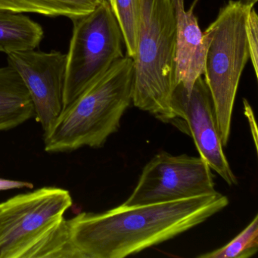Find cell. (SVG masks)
Instances as JSON below:
<instances>
[{
  "label": "cell",
  "mask_w": 258,
  "mask_h": 258,
  "mask_svg": "<svg viewBox=\"0 0 258 258\" xmlns=\"http://www.w3.org/2000/svg\"><path fill=\"white\" fill-rule=\"evenodd\" d=\"M251 8L230 0L204 32L207 45L204 79L212 98L223 147L229 143L238 84L250 59L245 25Z\"/></svg>",
  "instance_id": "obj_5"
},
{
  "label": "cell",
  "mask_w": 258,
  "mask_h": 258,
  "mask_svg": "<svg viewBox=\"0 0 258 258\" xmlns=\"http://www.w3.org/2000/svg\"><path fill=\"white\" fill-rule=\"evenodd\" d=\"M33 183L27 181L13 180L0 178V191L17 188H32Z\"/></svg>",
  "instance_id": "obj_17"
},
{
  "label": "cell",
  "mask_w": 258,
  "mask_h": 258,
  "mask_svg": "<svg viewBox=\"0 0 258 258\" xmlns=\"http://www.w3.org/2000/svg\"><path fill=\"white\" fill-rule=\"evenodd\" d=\"M229 205L215 191L189 199L102 213L81 212L68 220L78 258H123L175 238Z\"/></svg>",
  "instance_id": "obj_1"
},
{
  "label": "cell",
  "mask_w": 258,
  "mask_h": 258,
  "mask_svg": "<svg viewBox=\"0 0 258 258\" xmlns=\"http://www.w3.org/2000/svg\"><path fill=\"white\" fill-rule=\"evenodd\" d=\"M134 80V60L125 55L63 110L43 134L45 151L67 153L84 147H102L118 131L132 102Z\"/></svg>",
  "instance_id": "obj_2"
},
{
  "label": "cell",
  "mask_w": 258,
  "mask_h": 258,
  "mask_svg": "<svg viewBox=\"0 0 258 258\" xmlns=\"http://www.w3.org/2000/svg\"><path fill=\"white\" fill-rule=\"evenodd\" d=\"M176 18L175 81L191 93L205 70L207 45L193 9L185 10L184 0H172Z\"/></svg>",
  "instance_id": "obj_10"
},
{
  "label": "cell",
  "mask_w": 258,
  "mask_h": 258,
  "mask_svg": "<svg viewBox=\"0 0 258 258\" xmlns=\"http://www.w3.org/2000/svg\"><path fill=\"white\" fill-rule=\"evenodd\" d=\"M244 103V111L247 118L250 121V130H251L252 135L254 140L255 147L257 149V133H256V123H255L254 116H253V110L249 105L248 102L246 99L243 100Z\"/></svg>",
  "instance_id": "obj_18"
},
{
  "label": "cell",
  "mask_w": 258,
  "mask_h": 258,
  "mask_svg": "<svg viewBox=\"0 0 258 258\" xmlns=\"http://www.w3.org/2000/svg\"><path fill=\"white\" fill-rule=\"evenodd\" d=\"M44 37L41 25L21 13L0 10V52L32 50Z\"/></svg>",
  "instance_id": "obj_12"
},
{
  "label": "cell",
  "mask_w": 258,
  "mask_h": 258,
  "mask_svg": "<svg viewBox=\"0 0 258 258\" xmlns=\"http://www.w3.org/2000/svg\"><path fill=\"white\" fill-rule=\"evenodd\" d=\"M72 21L73 32L66 54L64 109L124 56L121 31L106 0L89 14Z\"/></svg>",
  "instance_id": "obj_6"
},
{
  "label": "cell",
  "mask_w": 258,
  "mask_h": 258,
  "mask_svg": "<svg viewBox=\"0 0 258 258\" xmlns=\"http://www.w3.org/2000/svg\"><path fill=\"white\" fill-rule=\"evenodd\" d=\"M7 60L8 66L19 74L29 93L34 117L43 132H47L64 109L66 54L32 49L9 54Z\"/></svg>",
  "instance_id": "obj_9"
},
{
  "label": "cell",
  "mask_w": 258,
  "mask_h": 258,
  "mask_svg": "<svg viewBox=\"0 0 258 258\" xmlns=\"http://www.w3.org/2000/svg\"><path fill=\"white\" fill-rule=\"evenodd\" d=\"M176 18L172 0H140V20L134 60V106L166 123L175 119L170 106L175 81Z\"/></svg>",
  "instance_id": "obj_4"
},
{
  "label": "cell",
  "mask_w": 258,
  "mask_h": 258,
  "mask_svg": "<svg viewBox=\"0 0 258 258\" xmlns=\"http://www.w3.org/2000/svg\"><path fill=\"white\" fill-rule=\"evenodd\" d=\"M106 1L110 4V6H111L113 13H114V7H115V1H114V0H106Z\"/></svg>",
  "instance_id": "obj_20"
},
{
  "label": "cell",
  "mask_w": 258,
  "mask_h": 258,
  "mask_svg": "<svg viewBox=\"0 0 258 258\" xmlns=\"http://www.w3.org/2000/svg\"><path fill=\"white\" fill-rule=\"evenodd\" d=\"M215 191L211 169L200 156L161 152L145 166L137 186L121 205L164 203Z\"/></svg>",
  "instance_id": "obj_7"
},
{
  "label": "cell",
  "mask_w": 258,
  "mask_h": 258,
  "mask_svg": "<svg viewBox=\"0 0 258 258\" xmlns=\"http://www.w3.org/2000/svg\"><path fill=\"white\" fill-rule=\"evenodd\" d=\"M258 250V216L230 242L211 252L199 255V258H248Z\"/></svg>",
  "instance_id": "obj_14"
},
{
  "label": "cell",
  "mask_w": 258,
  "mask_h": 258,
  "mask_svg": "<svg viewBox=\"0 0 258 258\" xmlns=\"http://www.w3.org/2000/svg\"><path fill=\"white\" fill-rule=\"evenodd\" d=\"M103 0H0V10L14 13H34L71 20L93 12Z\"/></svg>",
  "instance_id": "obj_13"
},
{
  "label": "cell",
  "mask_w": 258,
  "mask_h": 258,
  "mask_svg": "<svg viewBox=\"0 0 258 258\" xmlns=\"http://www.w3.org/2000/svg\"><path fill=\"white\" fill-rule=\"evenodd\" d=\"M68 190L43 187L0 203V258H78L64 214Z\"/></svg>",
  "instance_id": "obj_3"
},
{
  "label": "cell",
  "mask_w": 258,
  "mask_h": 258,
  "mask_svg": "<svg viewBox=\"0 0 258 258\" xmlns=\"http://www.w3.org/2000/svg\"><path fill=\"white\" fill-rule=\"evenodd\" d=\"M238 1L245 4V5L250 6L252 7H254L255 4L257 2V0H238Z\"/></svg>",
  "instance_id": "obj_19"
},
{
  "label": "cell",
  "mask_w": 258,
  "mask_h": 258,
  "mask_svg": "<svg viewBox=\"0 0 258 258\" xmlns=\"http://www.w3.org/2000/svg\"><path fill=\"white\" fill-rule=\"evenodd\" d=\"M170 106L175 119L183 121V132L191 136L201 158L228 185H237L236 176L223 152L211 93L202 76L196 80L189 94L176 84Z\"/></svg>",
  "instance_id": "obj_8"
},
{
  "label": "cell",
  "mask_w": 258,
  "mask_h": 258,
  "mask_svg": "<svg viewBox=\"0 0 258 258\" xmlns=\"http://www.w3.org/2000/svg\"><path fill=\"white\" fill-rule=\"evenodd\" d=\"M114 14L121 31L126 55L134 58L137 52L140 20V0H114Z\"/></svg>",
  "instance_id": "obj_15"
},
{
  "label": "cell",
  "mask_w": 258,
  "mask_h": 258,
  "mask_svg": "<svg viewBox=\"0 0 258 258\" xmlns=\"http://www.w3.org/2000/svg\"><path fill=\"white\" fill-rule=\"evenodd\" d=\"M246 38L248 46L249 56L254 70L256 78H258V17L254 8L249 10L246 19Z\"/></svg>",
  "instance_id": "obj_16"
},
{
  "label": "cell",
  "mask_w": 258,
  "mask_h": 258,
  "mask_svg": "<svg viewBox=\"0 0 258 258\" xmlns=\"http://www.w3.org/2000/svg\"><path fill=\"white\" fill-rule=\"evenodd\" d=\"M35 117L29 93L11 66L0 68V132L14 129Z\"/></svg>",
  "instance_id": "obj_11"
}]
</instances>
